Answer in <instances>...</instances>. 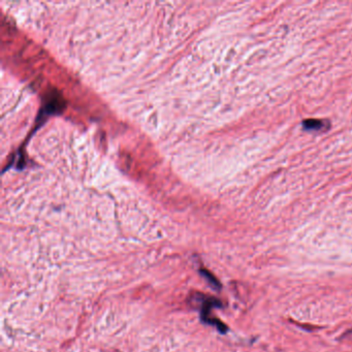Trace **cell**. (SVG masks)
I'll return each mask as SVG.
<instances>
[{
  "label": "cell",
  "mask_w": 352,
  "mask_h": 352,
  "mask_svg": "<svg viewBox=\"0 0 352 352\" xmlns=\"http://www.w3.org/2000/svg\"><path fill=\"white\" fill-rule=\"evenodd\" d=\"M200 273H201V276H203L204 279H206L209 282V284L212 286L213 288H214V289H220L221 288L220 282L216 279L214 275L211 274V272L208 271V269L201 268V269H200Z\"/></svg>",
  "instance_id": "cell-2"
},
{
  "label": "cell",
  "mask_w": 352,
  "mask_h": 352,
  "mask_svg": "<svg viewBox=\"0 0 352 352\" xmlns=\"http://www.w3.org/2000/svg\"><path fill=\"white\" fill-rule=\"evenodd\" d=\"M302 125L307 129H314V130H320L325 127L324 122L318 119H308L302 122Z\"/></svg>",
  "instance_id": "cell-3"
},
{
  "label": "cell",
  "mask_w": 352,
  "mask_h": 352,
  "mask_svg": "<svg viewBox=\"0 0 352 352\" xmlns=\"http://www.w3.org/2000/svg\"><path fill=\"white\" fill-rule=\"evenodd\" d=\"M196 301L201 302V320L207 323L215 326L216 329L222 334H225L227 332V326L221 322L220 320L214 316L211 315V310L214 307H221V302L219 300L215 298H209L204 297L201 293L196 294Z\"/></svg>",
  "instance_id": "cell-1"
}]
</instances>
